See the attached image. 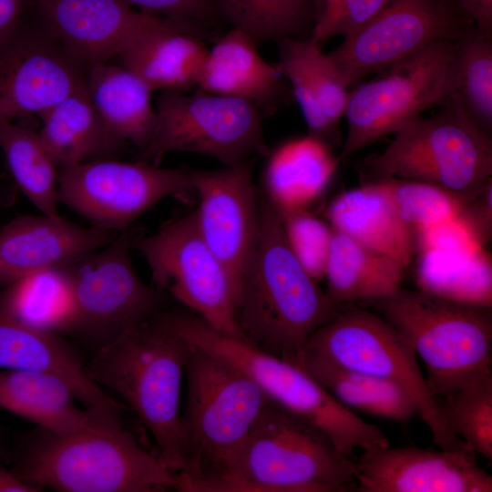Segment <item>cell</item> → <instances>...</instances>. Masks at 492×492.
Instances as JSON below:
<instances>
[{
    "label": "cell",
    "instance_id": "obj_2",
    "mask_svg": "<svg viewBox=\"0 0 492 492\" xmlns=\"http://www.w3.org/2000/svg\"><path fill=\"white\" fill-rule=\"evenodd\" d=\"M341 308L298 261L278 211L268 200L262 201L258 241L238 309L246 341L262 352L292 361Z\"/></svg>",
    "mask_w": 492,
    "mask_h": 492
},
{
    "label": "cell",
    "instance_id": "obj_16",
    "mask_svg": "<svg viewBox=\"0 0 492 492\" xmlns=\"http://www.w3.org/2000/svg\"><path fill=\"white\" fill-rule=\"evenodd\" d=\"M89 68L38 18L26 20L0 43V120L39 116L86 87Z\"/></svg>",
    "mask_w": 492,
    "mask_h": 492
},
{
    "label": "cell",
    "instance_id": "obj_15",
    "mask_svg": "<svg viewBox=\"0 0 492 492\" xmlns=\"http://www.w3.org/2000/svg\"><path fill=\"white\" fill-rule=\"evenodd\" d=\"M130 228L69 267L77 311L75 333L98 346L159 313L163 292L144 283L131 262Z\"/></svg>",
    "mask_w": 492,
    "mask_h": 492
},
{
    "label": "cell",
    "instance_id": "obj_22",
    "mask_svg": "<svg viewBox=\"0 0 492 492\" xmlns=\"http://www.w3.org/2000/svg\"><path fill=\"white\" fill-rule=\"evenodd\" d=\"M60 377L31 370H0V407L55 433L100 431L122 426L121 412L80 409Z\"/></svg>",
    "mask_w": 492,
    "mask_h": 492
},
{
    "label": "cell",
    "instance_id": "obj_44",
    "mask_svg": "<svg viewBox=\"0 0 492 492\" xmlns=\"http://www.w3.org/2000/svg\"><path fill=\"white\" fill-rule=\"evenodd\" d=\"M35 0H0V43L13 35L26 20Z\"/></svg>",
    "mask_w": 492,
    "mask_h": 492
},
{
    "label": "cell",
    "instance_id": "obj_13",
    "mask_svg": "<svg viewBox=\"0 0 492 492\" xmlns=\"http://www.w3.org/2000/svg\"><path fill=\"white\" fill-rule=\"evenodd\" d=\"M474 27L456 0H389L328 55L350 89L434 43L456 42Z\"/></svg>",
    "mask_w": 492,
    "mask_h": 492
},
{
    "label": "cell",
    "instance_id": "obj_19",
    "mask_svg": "<svg viewBox=\"0 0 492 492\" xmlns=\"http://www.w3.org/2000/svg\"><path fill=\"white\" fill-rule=\"evenodd\" d=\"M42 25L77 59L108 62L168 18L121 0H35Z\"/></svg>",
    "mask_w": 492,
    "mask_h": 492
},
{
    "label": "cell",
    "instance_id": "obj_6",
    "mask_svg": "<svg viewBox=\"0 0 492 492\" xmlns=\"http://www.w3.org/2000/svg\"><path fill=\"white\" fill-rule=\"evenodd\" d=\"M369 302L410 342L425 364V381L436 398L491 372V307L401 287Z\"/></svg>",
    "mask_w": 492,
    "mask_h": 492
},
{
    "label": "cell",
    "instance_id": "obj_27",
    "mask_svg": "<svg viewBox=\"0 0 492 492\" xmlns=\"http://www.w3.org/2000/svg\"><path fill=\"white\" fill-rule=\"evenodd\" d=\"M39 137L58 168L87 161L117 159L125 140L104 122L87 91V86L38 116Z\"/></svg>",
    "mask_w": 492,
    "mask_h": 492
},
{
    "label": "cell",
    "instance_id": "obj_40",
    "mask_svg": "<svg viewBox=\"0 0 492 492\" xmlns=\"http://www.w3.org/2000/svg\"><path fill=\"white\" fill-rule=\"evenodd\" d=\"M389 0H314L310 37L323 46L334 36L347 37L373 19Z\"/></svg>",
    "mask_w": 492,
    "mask_h": 492
},
{
    "label": "cell",
    "instance_id": "obj_39",
    "mask_svg": "<svg viewBox=\"0 0 492 492\" xmlns=\"http://www.w3.org/2000/svg\"><path fill=\"white\" fill-rule=\"evenodd\" d=\"M292 253L317 282L324 278L333 230L305 208L277 210Z\"/></svg>",
    "mask_w": 492,
    "mask_h": 492
},
{
    "label": "cell",
    "instance_id": "obj_34",
    "mask_svg": "<svg viewBox=\"0 0 492 492\" xmlns=\"http://www.w3.org/2000/svg\"><path fill=\"white\" fill-rule=\"evenodd\" d=\"M419 290L459 302L492 305V260L485 248L418 252Z\"/></svg>",
    "mask_w": 492,
    "mask_h": 492
},
{
    "label": "cell",
    "instance_id": "obj_1",
    "mask_svg": "<svg viewBox=\"0 0 492 492\" xmlns=\"http://www.w3.org/2000/svg\"><path fill=\"white\" fill-rule=\"evenodd\" d=\"M189 342L159 313L97 347L84 369L117 394L151 433L169 470L182 467L179 399Z\"/></svg>",
    "mask_w": 492,
    "mask_h": 492
},
{
    "label": "cell",
    "instance_id": "obj_41",
    "mask_svg": "<svg viewBox=\"0 0 492 492\" xmlns=\"http://www.w3.org/2000/svg\"><path fill=\"white\" fill-rule=\"evenodd\" d=\"M418 252L429 250H477L485 248L459 214L413 231Z\"/></svg>",
    "mask_w": 492,
    "mask_h": 492
},
{
    "label": "cell",
    "instance_id": "obj_33",
    "mask_svg": "<svg viewBox=\"0 0 492 492\" xmlns=\"http://www.w3.org/2000/svg\"><path fill=\"white\" fill-rule=\"evenodd\" d=\"M69 267L39 271L7 285L0 293L1 308L39 330L74 332L77 311Z\"/></svg>",
    "mask_w": 492,
    "mask_h": 492
},
{
    "label": "cell",
    "instance_id": "obj_7",
    "mask_svg": "<svg viewBox=\"0 0 492 492\" xmlns=\"http://www.w3.org/2000/svg\"><path fill=\"white\" fill-rule=\"evenodd\" d=\"M168 316L190 343L241 369L272 402L325 433L340 453L349 456L356 448L390 446L380 428L342 405L295 363L225 334L191 312H170Z\"/></svg>",
    "mask_w": 492,
    "mask_h": 492
},
{
    "label": "cell",
    "instance_id": "obj_31",
    "mask_svg": "<svg viewBox=\"0 0 492 492\" xmlns=\"http://www.w3.org/2000/svg\"><path fill=\"white\" fill-rule=\"evenodd\" d=\"M295 363L342 405L377 417L406 423L416 415L408 395L396 384L343 367L303 348Z\"/></svg>",
    "mask_w": 492,
    "mask_h": 492
},
{
    "label": "cell",
    "instance_id": "obj_28",
    "mask_svg": "<svg viewBox=\"0 0 492 492\" xmlns=\"http://www.w3.org/2000/svg\"><path fill=\"white\" fill-rule=\"evenodd\" d=\"M87 91L107 126L132 144L140 159L149 148L156 126L153 91L129 69L108 62L90 67Z\"/></svg>",
    "mask_w": 492,
    "mask_h": 492
},
{
    "label": "cell",
    "instance_id": "obj_3",
    "mask_svg": "<svg viewBox=\"0 0 492 492\" xmlns=\"http://www.w3.org/2000/svg\"><path fill=\"white\" fill-rule=\"evenodd\" d=\"M185 374L188 395L180 415L182 467L177 490L207 492L229 473L271 399L241 369L191 343Z\"/></svg>",
    "mask_w": 492,
    "mask_h": 492
},
{
    "label": "cell",
    "instance_id": "obj_38",
    "mask_svg": "<svg viewBox=\"0 0 492 492\" xmlns=\"http://www.w3.org/2000/svg\"><path fill=\"white\" fill-rule=\"evenodd\" d=\"M412 231L457 215L463 200L437 186L409 179L375 180Z\"/></svg>",
    "mask_w": 492,
    "mask_h": 492
},
{
    "label": "cell",
    "instance_id": "obj_8",
    "mask_svg": "<svg viewBox=\"0 0 492 492\" xmlns=\"http://www.w3.org/2000/svg\"><path fill=\"white\" fill-rule=\"evenodd\" d=\"M394 135L382 152L364 160L372 181L395 178L425 182L465 200L492 180L491 136L457 109L443 108Z\"/></svg>",
    "mask_w": 492,
    "mask_h": 492
},
{
    "label": "cell",
    "instance_id": "obj_14",
    "mask_svg": "<svg viewBox=\"0 0 492 492\" xmlns=\"http://www.w3.org/2000/svg\"><path fill=\"white\" fill-rule=\"evenodd\" d=\"M190 170L138 160L105 159L59 169L58 200L89 221L115 232L161 200L192 191Z\"/></svg>",
    "mask_w": 492,
    "mask_h": 492
},
{
    "label": "cell",
    "instance_id": "obj_46",
    "mask_svg": "<svg viewBox=\"0 0 492 492\" xmlns=\"http://www.w3.org/2000/svg\"><path fill=\"white\" fill-rule=\"evenodd\" d=\"M39 488L20 479L12 469L4 466L0 456V492H40Z\"/></svg>",
    "mask_w": 492,
    "mask_h": 492
},
{
    "label": "cell",
    "instance_id": "obj_11",
    "mask_svg": "<svg viewBox=\"0 0 492 492\" xmlns=\"http://www.w3.org/2000/svg\"><path fill=\"white\" fill-rule=\"evenodd\" d=\"M155 109L154 134L141 161L159 165L165 154L183 151L231 166L268 153L260 108L250 101L200 89L161 91Z\"/></svg>",
    "mask_w": 492,
    "mask_h": 492
},
{
    "label": "cell",
    "instance_id": "obj_21",
    "mask_svg": "<svg viewBox=\"0 0 492 492\" xmlns=\"http://www.w3.org/2000/svg\"><path fill=\"white\" fill-rule=\"evenodd\" d=\"M277 43L276 67L292 86L309 135L331 146L336 141L350 89L329 55L310 36L284 37Z\"/></svg>",
    "mask_w": 492,
    "mask_h": 492
},
{
    "label": "cell",
    "instance_id": "obj_32",
    "mask_svg": "<svg viewBox=\"0 0 492 492\" xmlns=\"http://www.w3.org/2000/svg\"><path fill=\"white\" fill-rule=\"evenodd\" d=\"M439 106L463 112L480 130L492 129V36L476 27L454 43Z\"/></svg>",
    "mask_w": 492,
    "mask_h": 492
},
{
    "label": "cell",
    "instance_id": "obj_35",
    "mask_svg": "<svg viewBox=\"0 0 492 492\" xmlns=\"http://www.w3.org/2000/svg\"><path fill=\"white\" fill-rule=\"evenodd\" d=\"M0 150L15 183L29 201L41 214L61 219L59 168L38 131L22 121L0 120Z\"/></svg>",
    "mask_w": 492,
    "mask_h": 492
},
{
    "label": "cell",
    "instance_id": "obj_37",
    "mask_svg": "<svg viewBox=\"0 0 492 492\" xmlns=\"http://www.w3.org/2000/svg\"><path fill=\"white\" fill-rule=\"evenodd\" d=\"M436 399L448 426L475 454L492 459V373Z\"/></svg>",
    "mask_w": 492,
    "mask_h": 492
},
{
    "label": "cell",
    "instance_id": "obj_25",
    "mask_svg": "<svg viewBox=\"0 0 492 492\" xmlns=\"http://www.w3.org/2000/svg\"><path fill=\"white\" fill-rule=\"evenodd\" d=\"M256 44L246 33L232 27L208 50L196 86L258 107L277 103L285 91L283 77L276 65L260 56Z\"/></svg>",
    "mask_w": 492,
    "mask_h": 492
},
{
    "label": "cell",
    "instance_id": "obj_36",
    "mask_svg": "<svg viewBox=\"0 0 492 492\" xmlns=\"http://www.w3.org/2000/svg\"><path fill=\"white\" fill-rule=\"evenodd\" d=\"M217 11L233 28L256 43L304 37L312 32L314 0H215ZM311 35V34H310Z\"/></svg>",
    "mask_w": 492,
    "mask_h": 492
},
{
    "label": "cell",
    "instance_id": "obj_42",
    "mask_svg": "<svg viewBox=\"0 0 492 492\" xmlns=\"http://www.w3.org/2000/svg\"><path fill=\"white\" fill-rule=\"evenodd\" d=\"M140 12L189 24L211 19L217 11L215 0H121Z\"/></svg>",
    "mask_w": 492,
    "mask_h": 492
},
{
    "label": "cell",
    "instance_id": "obj_24",
    "mask_svg": "<svg viewBox=\"0 0 492 492\" xmlns=\"http://www.w3.org/2000/svg\"><path fill=\"white\" fill-rule=\"evenodd\" d=\"M207 52L196 27L168 18L117 57L152 91L186 92L196 86Z\"/></svg>",
    "mask_w": 492,
    "mask_h": 492
},
{
    "label": "cell",
    "instance_id": "obj_9",
    "mask_svg": "<svg viewBox=\"0 0 492 492\" xmlns=\"http://www.w3.org/2000/svg\"><path fill=\"white\" fill-rule=\"evenodd\" d=\"M304 348L343 367L396 384L413 401L436 445L447 451L473 452L448 426L410 342L378 313L343 305L315 331Z\"/></svg>",
    "mask_w": 492,
    "mask_h": 492
},
{
    "label": "cell",
    "instance_id": "obj_4",
    "mask_svg": "<svg viewBox=\"0 0 492 492\" xmlns=\"http://www.w3.org/2000/svg\"><path fill=\"white\" fill-rule=\"evenodd\" d=\"M12 470L42 491L163 492L179 485L178 474L122 426L67 434L36 427L23 437Z\"/></svg>",
    "mask_w": 492,
    "mask_h": 492
},
{
    "label": "cell",
    "instance_id": "obj_26",
    "mask_svg": "<svg viewBox=\"0 0 492 492\" xmlns=\"http://www.w3.org/2000/svg\"><path fill=\"white\" fill-rule=\"evenodd\" d=\"M332 229L406 267L414 253L412 230L375 181L335 197L326 209Z\"/></svg>",
    "mask_w": 492,
    "mask_h": 492
},
{
    "label": "cell",
    "instance_id": "obj_43",
    "mask_svg": "<svg viewBox=\"0 0 492 492\" xmlns=\"http://www.w3.org/2000/svg\"><path fill=\"white\" fill-rule=\"evenodd\" d=\"M458 214L485 245L492 233V180L476 195L465 200Z\"/></svg>",
    "mask_w": 492,
    "mask_h": 492
},
{
    "label": "cell",
    "instance_id": "obj_20",
    "mask_svg": "<svg viewBox=\"0 0 492 492\" xmlns=\"http://www.w3.org/2000/svg\"><path fill=\"white\" fill-rule=\"evenodd\" d=\"M118 233L44 214L18 216L0 230V285L39 271L71 266Z\"/></svg>",
    "mask_w": 492,
    "mask_h": 492
},
{
    "label": "cell",
    "instance_id": "obj_29",
    "mask_svg": "<svg viewBox=\"0 0 492 492\" xmlns=\"http://www.w3.org/2000/svg\"><path fill=\"white\" fill-rule=\"evenodd\" d=\"M339 163L330 145L311 135L282 143L263 171L268 200L277 210L305 208L324 191Z\"/></svg>",
    "mask_w": 492,
    "mask_h": 492
},
{
    "label": "cell",
    "instance_id": "obj_10",
    "mask_svg": "<svg viewBox=\"0 0 492 492\" xmlns=\"http://www.w3.org/2000/svg\"><path fill=\"white\" fill-rule=\"evenodd\" d=\"M133 249L147 261L155 288L216 330L246 341L238 322L240 293L202 239L194 212L166 222L150 235L137 236Z\"/></svg>",
    "mask_w": 492,
    "mask_h": 492
},
{
    "label": "cell",
    "instance_id": "obj_5",
    "mask_svg": "<svg viewBox=\"0 0 492 492\" xmlns=\"http://www.w3.org/2000/svg\"><path fill=\"white\" fill-rule=\"evenodd\" d=\"M354 475L355 463L325 433L271 400L229 473L207 492H349Z\"/></svg>",
    "mask_w": 492,
    "mask_h": 492
},
{
    "label": "cell",
    "instance_id": "obj_23",
    "mask_svg": "<svg viewBox=\"0 0 492 492\" xmlns=\"http://www.w3.org/2000/svg\"><path fill=\"white\" fill-rule=\"evenodd\" d=\"M0 368L31 370L60 377L87 408L118 411L119 403L86 374L84 364L71 345L57 333L26 325L0 306Z\"/></svg>",
    "mask_w": 492,
    "mask_h": 492
},
{
    "label": "cell",
    "instance_id": "obj_18",
    "mask_svg": "<svg viewBox=\"0 0 492 492\" xmlns=\"http://www.w3.org/2000/svg\"><path fill=\"white\" fill-rule=\"evenodd\" d=\"M466 451L382 446L355 463L358 492H491L492 477Z\"/></svg>",
    "mask_w": 492,
    "mask_h": 492
},
{
    "label": "cell",
    "instance_id": "obj_17",
    "mask_svg": "<svg viewBox=\"0 0 492 492\" xmlns=\"http://www.w3.org/2000/svg\"><path fill=\"white\" fill-rule=\"evenodd\" d=\"M190 174L199 199L194 211L198 230L241 296L259 233L251 167L244 161L215 170H190Z\"/></svg>",
    "mask_w": 492,
    "mask_h": 492
},
{
    "label": "cell",
    "instance_id": "obj_45",
    "mask_svg": "<svg viewBox=\"0 0 492 492\" xmlns=\"http://www.w3.org/2000/svg\"><path fill=\"white\" fill-rule=\"evenodd\" d=\"M478 32L492 36V0H456Z\"/></svg>",
    "mask_w": 492,
    "mask_h": 492
},
{
    "label": "cell",
    "instance_id": "obj_12",
    "mask_svg": "<svg viewBox=\"0 0 492 492\" xmlns=\"http://www.w3.org/2000/svg\"><path fill=\"white\" fill-rule=\"evenodd\" d=\"M454 43H434L360 83L349 93L344 118L347 134L339 162L387 135L395 134L442 97Z\"/></svg>",
    "mask_w": 492,
    "mask_h": 492
},
{
    "label": "cell",
    "instance_id": "obj_30",
    "mask_svg": "<svg viewBox=\"0 0 492 492\" xmlns=\"http://www.w3.org/2000/svg\"><path fill=\"white\" fill-rule=\"evenodd\" d=\"M405 267L333 231L324 278L337 306L385 297L401 287Z\"/></svg>",
    "mask_w": 492,
    "mask_h": 492
}]
</instances>
